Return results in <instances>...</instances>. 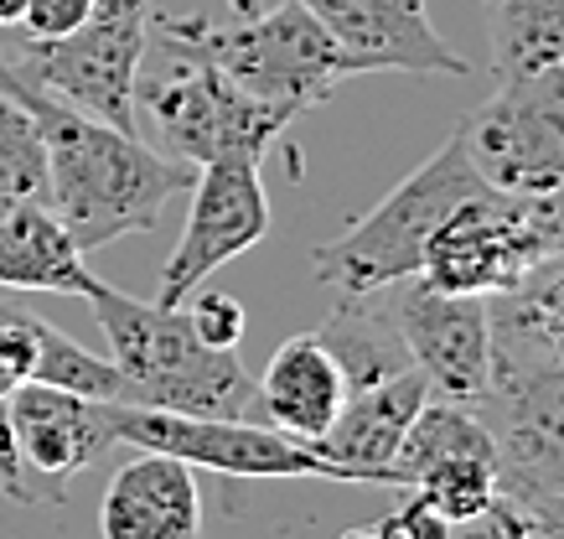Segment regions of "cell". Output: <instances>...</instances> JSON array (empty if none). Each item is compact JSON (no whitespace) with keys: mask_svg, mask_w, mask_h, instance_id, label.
<instances>
[{"mask_svg":"<svg viewBox=\"0 0 564 539\" xmlns=\"http://www.w3.org/2000/svg\"><path fill=\"white\" fill-rule=\"evenodd\" d=\"M0 88L17 94L47 145V208L63 218L78 255H94L124 234H151L161 208L197 182V166L155 151L135 130L73 109L68 99L21 78L0 57Z\"/></svg>","mask_w":564,"mask_h":539,"instance_id":"obj_1","label":"cell"},{"mask_svg":"<svg viewBox=\"0 0 564 539\" xmlns=\"http://www.w3.org/2000/svg\"><path fill=\"white\" fill-rule=\"evenodd\" d=\"M88 306L109 343V364L120 374V405L172 410V416L259 420L254 374L234 348H207L192 327L187 306L135 301L94 276Z\"/></svg>","mask_w":564,"mask_h":539,"instance_id":"obj_2","label":"cell"},{"mask_svg":"<svg viewBox=\"0 0 564 539\" xmlns=\"http://www.w3.org/2000/svg\"><path fill=\"white\" fill-rule=\"evenodd\" d=\"M151 36L213 63L243 94L285 109L291 120L326 105L337 94V84L352 78L343 47L326 36V26L311 17L301 0H285L280 11L239 17V21H228V26H218V21H207V17H155Z\"/></svg>","mask_w":564,"mask_h":539,"instance_id":"obj_3","label":"cell"},{"mask_svg":"<svg viewBox=\"0 0 564 539\" xmlns=\"http://www.w3.org/2000/svg\"><path fill=\"white\" fill-rule=\"evenodd\" d=\"M477 192H487V176L466 157L462 130H451V140L425 166H414L383 203L358 213L337 239H326L311 255V270L337 297H362V291L420 276V260H425L435 228Z\"/></svg>","mask_w":564,"mask_h":539,"instance_id":"obj_4","label":"cell"},{"mask_svg":"<svg viewBox=\"0 0 564 539\" xmlns=\"http://www.w3.org/2000/svg\"><path fill=\"white\" fill-rule=\"evenodd\" d=\"M151 68L135 73V120L145 115L155 151L203 166L213 157H264L274 140L291 130L285 109L243 94L234 78H223L213 63L182 53L172 42L145 47Z\"/></svg>","mask_w":564,"mask_h":539,"instance_id":"obj_5","label":"cell"},{"mask_svg":"<svg viewBox=\"0 0 564 539\" xmlns=\"http://www.w3.org/2000/svg\"><path fill=\"white\" fill-rule=\"evenodd\" d=\"M508 493H564V358L492 327V374L471 405Z\"/></svg>","mask_w":564,"mask_h":539,"instance_id":"obj_6","label":"cell"},{"mask_svg":"<svg viewBox=\"0 0 564 539\" xmlns=\"http://www.w3.org/2000/svg\"><path fill=\"white\" fill-rule=\"evenodd\" d=\"M151 47V0H94L78 32L57 42H21L6 57L21 78L68 99L84 115L135 130V73Z\"/></svg>","mask_w":564,"mask_h":539,"instance_id":"obj_7","label":"cell"},{"mask_svg":"<svg viewBox=\"0 0 564 539\" xmlns=\"http://www.w3.org/2000/svg\"><path fill=\"white\" fill-rule=\"evenodd\" d=\"M115 435L120 446L166 452L187 467H207L218 477H322V483L373 487L358 467L322 456L301 435L274 431L270 420H218V416H172L115 400Z\"/></svg>","mask_w":564,"mask_h":539,"instance_id":"obj_8","label":"cell"},{"mask_svg":"<svg viewBox=\"0 0 564 539\" xmlns=\"http://www.w3.org/2000/svg\"><path fill=\"white\" fill-rule=\"evenodd\" d=\"M456 130L487 187L518 197L554 192L564 182V63L497 78V94Z\"/></svg>","mask_w":564,"mask_h":539,"instance_id":"obj_9","label":"cell"},{"mask_svg":"<svg viewBox=\"0 0 564 539\" xmlns=\"http://www.w3.org/2000/svg\"><path fill=\"white\" fill-rule=\"evenodd\" d=\"M544 255L554 249H549L539 197L487 187L435 228L420 260V280L451 297H497L513 291Z\"/></svg>","mask_w":564,"mask_h":539,"instance_id":"obj_10","label":"cell"},{"mask_svg":"<svg viewBox=\"0 0 564 539\" xmlns=\"http://www.w3.org/2000/svg\"><path fill=\"white\" fill-rule=\"evenodd\" d=\"M187 192V228H182L172 260L161 270V285H155L161 306H182L218 265L239 260L243 249H254L270 234V192H264V176H259V157L203 161L197 182Z\"/></svg>","mask_w":564,"mask_h":539,"instance_id":"obj_11","label":"cell"},{"mask_svg":"<svg viewBox=\"0 0 564 539\" xmlns=\"http://www.w3.org/2000/svg\"><path fill=\"white\" fill-rule=\"evenodd\" d=\"M389 306L399 316L410 364L420 368L430 400L477 405L492 374V316L487 297H451L435 291L420 276L383 285Z\"/></svg>","mask_w":564,"mask_h":539,"instance_id":"obj_12","label":"cell"},{"mask_svg":"<svg viewBox=\"0 0 564 539\" xmlns=\"http://www.w3.org/2000/svg\"><path fill=\"white\" fill-rule=\"evenodd\" d=\"M17 456L32 487V504H63L78 472L120 446L115 435V400H88L57 384L26 379L6 400Z\"/></svg>","mask_w":564,"mask_h":539,"instance_id":"obj_13","label":"cell"},{"mask_svg":"<svg viewBox=\"0 0 564 539\" xmlns=\"http://www.w3.org/2000/svg\"><path fill=\"white\" fill-rule=\"evenodd\" d=\"M358 73H445L466 78V63L430 21L425 0H301Z\"/></svg>","mask_w":564,"mask_h":539,"instance_id":"obj_14","label":"cell"},{"mask_svg":"<svg viewBox=\"0 0 564 539\" xmlns=\"http://www.w3.org/2000/svg\"><path fill=\"white\" fill-rule=\"evenodd\" d=\"M130 462L109 477L99 498L104 539H197L203 535V493L187 462L166 452L130 446Z\"/></svg>","mask_w":564,"mask_h":539,"instance_id":"obj_15","label":"cell"},{"mask_svg":"<svg viewBox=\"0 0 564 539\" xmlns=\"http://www.w3.org/2000/svg\"><path fill=\"white\" fill-rule=\"evenodd\" d=\"M425 400H430V389L420 379V368L393 374L383 384H368V389H347L337 420L311 446L322 456H332V462H343V467H358L373 487L383 483L404 493V477L393 467V452H399V441H404L410 420L420 416Z\"/></svg>","mask_w":564,"mask_h":539,"instance_id":"obj_16","label":"cell"},{"mask_svg":"<svg viewBox=\"0 0 564 539\" xmlns=\"http://www.w3.org/2000/svg\"><path fill=\"white\" fill-rule=\"evenodd\" d=\"M259 389V420H270L274 431L301 435V441H316V435L337 420L343 410V368L326 353V343L316 332H301V337H285L274 358L264 364V374L254 379Z\"/></svg>","mask_w":564,"mask_h":539,"instance_id":"obj_17","label":"cell"},{"mask_svg":"<svg viewBox=\"0 0 564 539\" xmlns=\"http://www.w3.org/2000/svg\"><path fill=\"white\" fill-rule=\"evenodd\" d=\"M94 270L47 203L11 197L0 208V291H57L88 297Z\"/></svg>","mask_w":564,"mask_h":539,"instance_id":"obj_18","label":"cell"},{"mask_svg":"<svg viewBox=\"0 0 564 539\" xmlns=\"http://www.w3.org/2000/svg\"><path fill=\"white\" fill-rule=\"evenodd\" d=\"M316 337L326 343V353L337 358L347 389H368L383 384L393 374H410V348H404V332L399 316L389 306V291H362V297H337L332 316H326Z\"/></svg>","mask_w":564,"mask_h":539,"instance_id":"obj_19","label":"cell"},{"mask_svg":"<svg viewBox=\"0 0 564 539\" xmlns=\"http://www.w3.org/2000/svg\"><path fill=\"white\" fill-rule=\"evenodd\" d=\"M487 32L497 78L564 63V0H487Z\"/></svg>","mask_w":564,"mask_h":539,"instance_id":"obj_20","label":"cell"},{"mask_svg":"<svg viewBox=\"0 0 564 539\" xmlns=\"http://www.w3.org/2000/svg\"><path fill=\"white\" fill-rule=\"evenodd\" d=\"M487 316H492V327H508L564 358V249L544 255L513 291L487 297Z\"/></svg>","mask_w":564,"mask_h":539,"instance_id":"obj_21","label":"cell"},{"mask_svg":"<svg viewBox=\"0 0 564 539\" xmlns=\"http://www.w3.org/2000/svg\"><path fill=\"white\" fill-rule=\"evenodd\" d=\"M404 493H414L430 514H441L451 524L492 504L497 493H502V472H497V456H456V462L425 467Z\"/></svg>","mask_w":564,"mask_h":539,"instance_id":"obj_22","label":"cell"},{"mask_svg":"<svg viewBox=\"0 0 564 539\" xmlns=\"http://www.w3.org/2000/svg\"><path fill=\"white\" fill-rule=\"evenodd\" d=\"M0 197L47 203V145L17 94L0 88Z\"/></svg>","mask_w":564,"mask_h":539,"instance_id":"obj_23","label":"cell"},{"mask_svg":"<svg viewBox=\"0 0 564 539\" xmlns=\"http://www.w3.org/2000/svg\"><path fill=\"white\" fill-rule=\"evenodd\" d=\"M36 384H57V389H73V395H88V400H120V374L109 358L78 348L68 332H57L52 322L36 327Z\"/></svg>","mask_w":564,"mask_h":539,"instance_id":"obj_24","label":"cell"},{"mask_svg":"<svg viewBox=\"0 0 564 539\" xmlns=\"http://www.w3.org/2000/svg\"><path fill=\"white\" fill-rule=\"evenodd\" d=\"M36 327H42V316H32L26 306L0 301V405L32 379V368H36Z\"/></svg>","mask_w":564,"mask_h":539,"instance_id":"obj_25","label":"cell"},{"mask_svg":"<svg viewBox=\"0 0 564 539\" xmlns=\"http://www.w3.org/2000/svg\"><path fill=\"white\" fill-rule=\"evenodd\" d=\"M192 327L203 337L207 348H239L243 327H249V312H243L239 297H228V291H203L197 285V301L187 306Z\"/></svg>","mask_w":564,"mask_h":539,"instance_id":"obj_26","label":"cell"},{"mask_svg":"<svg viewBox=\"0 0 564 539\" xmlns=\"http://www.w3.org/2000/svg\"><path fill=\"white\" fill-rule=\"evenodd\" d=\"M94 11V0H26V11H21V36L26 42H57V36L78 32Z\"/></svg>","mask_w":564,"mask_h":539,"instance_id":"obj_27","label":"cell"},{"mask_svg":"<svg viewBox=\"0 0 564 539\" xmlns=\"http://www.w3.org/2000/svg\"><path fill=\"white\" fill-rule=\"evenodd\" d=\"M445 539H523V508L508 493H497L487 508L445 524Z\"/></svg>","mask_w":564,"mask_h":539,"instance_id":"obj_28","label":"cell"},{"mask_svg":"<svg viewBox=\"0 0 564 539\" xmlns=\"http://www.w3.org/2000/svg\"><path fill=\"white\" fill-rule=\"evenodd\" d=\"M508 498L523 508V539H564V493H508Z\"/></svg>","mask_w":564,"mask_h":539,"instance_id":"obj_29","label":"cell"},{"mask_svg":"<svg viewBox=\"0 0 564 539\" xmlns=\"http://www.w3.org/2000/svg\"><path fill=\"white\" fill-rule=\"evenodd\" d=\"M378 535H383V539H445V519H441V514H430V508L410 493V498L393 508V514H383V519H378Z\"/></svg>","mask_w":564,"mask_h":539,"instance_id":"obj_30","label":"cell"},{"mask_svg":"<svg viewBox=\"0 0 564 539\" xmlns=\"http://www.w3.org/2000/svg\"><path fill=\"white\" fill-rule=\"evenodd\" d=\"M0 493L11 504H32V487H26V472H21V456H17V435H11V416L0 405Z\"/></svg>","mask_w":564,"mask_h":539,"instance_id":"obj_31","label":"cell"},{"mask_svg":"<svg viewBox=\"0 0 564 539\" xmlns=\"http://www.w3.org/2000/svg\"><path fill=\"white\" fill-rule=\"evenodd\" d=\"M539 213H544L549 249H564V182L554 192H544V197H539Z\"/></svg>","mask_w":564,"mask_h":539,"instance_id":"obj_32","label":"cell"},{"mask_svg":"<svg viewBox=\"0 0 564 539\" xmlns=\"http://www.w3.org/2000/svg\"><path fill=\"white\" fill-rule=\"evenodd\" d=\"M21 11H26V0H0V26H17Z\"/></svg>","mask_w":564,"mask_h":539,"instance_id":"obj_33","label":"cell"},{"mask_svg":"<svg viewBox=\"0 0 564 539\" xmlns=\"http://www.w3.org/2000/svg\"><path fill=\"white\" fill-rule=\"evenodd\" d=\"M337 539H383V535H378V524H352V529H343Z\"/></svg>","mask_w":564,"mask_h":539,"instance_id":"obj_34","label":"cell"},{"mask_svg":"<svg viewBox=\"0 0 564 539\" xmlns=\"http://www.w3.org/2000/svg\"><path fill=\"white\" fill-rule=\"evenodd\" d=\"M228 11H234V17H254L259 0H228Z\"/></svg>","mask_w":564,"mask_h":539,"instance_id":"obj_35","label":"cell"}]
</instances>
